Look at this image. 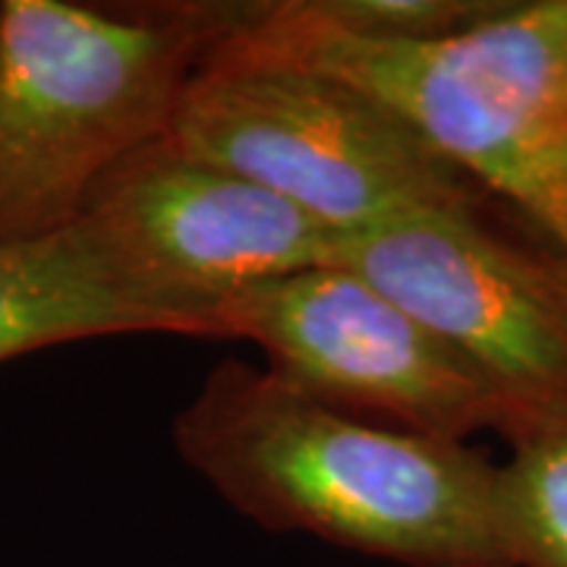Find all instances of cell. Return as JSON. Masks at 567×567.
<instances>
[{"mask_svg":"<svg viewBox=\"0 0 567 567\" xmlns=\"http://www.w3.org/2000/svg\"><path fill=\"white\" fill-rule=\"evenodd\" d=\"M174 447L265 529L401 567H514L483 447L334 410L268 365H215L177 413Z\"/></svg>","mask_w":567,"mask_h":567,"instance_id":"1","label":"cell"},{"mask_svg":"<svg viewBox=\"0 0 567 567\" xmlns=\"http://www.w3.org/2000/svg\"><path fill=\"white\" fill-rule=\"evenodd\" d=\"M230 35L391 107L567 259V0H505L435 41L360 39L303 0L240 3Z\"/></svg>","mask_w":567,"mask_h":567,"instance_id":"2","label":"cell"},{"mask_svg":"<svg viewBox=\"0 0 567 567\" xmlns=\"http://www.w3.org/2000/svg\"><path fill=\"white\" fill-rule=\"evenodd\" d=\"M230 22L234 3L3 0L0 240L76 221L107 171L167 133L181 89Z\"/></svg>","mask_w":567,"mask_h":567,"instance_id":"3","label":"cell"},{"mask_svg":"<svg viewBox=\"0 0 567 567\" xmlns=\"http://www.w3.org/2000/svg\"><path fill=\"white\" fill-rule=\"evenodd\" d=\"M164 140L344 234L476 193L391 107L230 29L181 89Z\"/></svg>","mask_w":567,"mask_h":567,"instance_id":"4","label":"cell"},{"mask_svg":"<svg viewBox=\"0 0 567 567\" xmlns=\"http://www.w3.org/2000/svg\"><path fill=\"white\" fill-rule=\"evenodd\" d=\"M338 265L442 334L498 388L517 420L514 445L567 435V259L558 249L505 234L473 193L347 234Z\"/></svg>","mask_w":567,"mask_h":567,"instance_id":"5","label":"cell"},{"mask_svg":"<svg viewBox=\"0 0 567 567\" xmlns=\"http://www.w3.org/2000/svg\"><path fill=\"white\" fill-rule=\"evenodd\" d=\"M224 341H249L268 369L322 404L404 432L470 442L517 420L461 350L344 265L252 284L215 306Z\"/></svg>","mask_w":567,"mask_h":567,"instance_id":"6","label":"cell"},{"mask_svg":"<svg viewBox=\"0 0 567 567\" xmlns=\"http://www.w3.org/2000/svg\"><path fill=\"white\" fill-rule=\"evenodd\" d=\"M82 215L102 227L142 284L215 324V306L244 287L338 265L347 237L164 136L107 171Z\"/></svg>","mask_w":567,"mask_h":567,"instance_id":"7","label":"cell"},{"mask_svg":"<svg viewBox=\"0 0 567 567\" xmlns=\"http://www.w3.org/2000/svg\"><path fill=\"white\" fill-rule=\"evenodd\" d=\"M117 334L224 341L208 316L142 284L89 215L41 237L0 240V363Z\"/></svg>","mask_w":567,"mask_h":567,"instance_id":"8","label":"cell"},{"mask_svg":"<svg viewBox=\"0 0 567 567\" xmlns=\"http://www.w3.org/2000/svg\"><path fill=\"white\" fill-rule=\"evenodd\" d=\"M514 567H567V435H536L498 464Z\"/></svg>","mask_w":567,"mask_h":567,"instance_id":"9","label":"cell"},{"mask_svg":"<svg viewBox=\"0 0 567 567\" xmlns=\"http://www.w3.org/2000/svg\"><path fill=\"white\" fill-rule=\"evenodd\" d=\"M505 0H303L328 25L375 41H435L492 17Z\"/></svg>","mask_w":567,"mask_h":567,"instance_id":"10","label":"cell"}]
</instances>
